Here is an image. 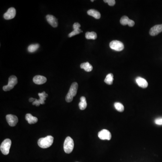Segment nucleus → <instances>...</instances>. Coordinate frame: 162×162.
<instances>
[{"label":"nucleus","instance_id":"obj_1","mask_svg":"<svg viewBox=\"0 0 162 162\" xmlns=\"http://www.w3.org/2000/svg\"><path fill=\"white\" fill-rule=\"evenodd\" d=\"M54 138L51 136H48L44 138H41L38 140L37 144L39 147L43 149L49 148L53 143Z\"/></svg>","mask_w":162,"mask_h":162},{"label":"nucleus","instance_id":"obj_2","mask_svg":"<svg viewBox=\"0 0 162 162\" xmlns=\"http://www.w3.org/2000/svg\"><path fill=\"white\" fill-rule=\"evenodd\" d=\"M78 89V83H76V82L73 83L71 85L69 91L66 96V102L69 103L72 102L73 100V97L75 96L77 94Z\"/></svg>","mask_w":162,"mask_h":162},{"label":"nucleus","instance_id":"obj_3","mask_svg":"<svg viewBox=\"0 0 162 162\" xmlns=\"http://www.w3.org/2000/svg\"><path fill=\"white\" fill-rule=\"evenodd\" d=\"M74 141L72 138L69 137H67L64 144V149L65 152L67 154L71 153L74 148Z\"/></svg>","mask_w":162,"mask_h":162},{"label":"nucleus","instance_id":"obj_4","mask_svg":"<svg viewBox=\"0 0 162 162\" xmlns=\"http://www.w3.org/2000/svg\"><path fill=\"white\" fill-rule=\"evenodd\" d=\"M11 145L12 141L9 139H6L2 142L0 146V150L3 155H8Z\"/></svg>","mask_w":162,"mask_h":162},{"label":"nucleus","instance_id":"obj_5","mask_svg":"<svg viewBox=\"0 0 162 162\" xmlns=\"http://www.w3.org/2000/svg\"><path fill=\"white\" fill-rule=\"evenodd\" d=\"M18 83L17 77L14 75L11 76L9 78L8 84L7 85L4 86L3 89L4 91H10L14 87V86Z\"/></svg>","mask_w":162,"mask_h":162},{"label":"nucleus","instance_id":"obj_6","mask_svg":"<svg viewBox=\"0 0 162 162\" xmlns=\"http://www.w3.org/2000/svg\"><path fill=\"white\" fill-rule=\"evenodd\" d=\"M109 47L112 49L117 51H122L124 49L123 44L117 40L112 41L109 44Z\"/></svg>","mask_w":162,"mask_h":162},{"label":"nucleus","instance_id":"obj_7","mask_svg":"<svg viewBox=\"0 0 162 162\" xmlns=\"http://www.w3.org/2000/svg\"><path fill=\"white\" fill-rule=\"evenodd\" d=\"M39 96V100H37L35 99V101L32 103L33 105H36L37 106H39L40 104H45V101H46V97L48 96V95L46 94L45 91H43L42 93H38Z\"/></svg>","mask_w":162,"mask_h":162},{"label":"nucleus","instance_id":"obj_8","mask_svg":"<svg viewBox=\"0 0 162 162\" xmlns=\"http://www.w3.org/2000/svg\"><path fill=\"white\" fill-rule=\"evenodd\" d=\"M98 137L100 139L102 140H109L111 139V134L109 131L106 129H103L99 132Z\"/></svg>","mask_w":162,"mask_h":162},{"label":"nucleus","instance_id":"obj_9","mask_svg":"<svg viewBox=\"0 0 162 162\" xmlns=\"http://www.w3.org/2000/svg\"><path fill=\"white\" fill-rule=\"evenodd\" d=\"M6 120L9 125L11 127L16 126L18 122V119L16 116L12 114H8L6 116Z\"/></svg>","mask_w":162,"mask_h":162},{"label":"nucleus","instance_id":"obj_10","mask_svg":"<svg viewBox=\"0 0 162 162\" xmlns=\"http://www.w3.org/2000/svg\"><path fill=\"white\" fill-rule=\"evenodd\" d=\"M16 15V10L13 7L10 8L4 14V18L6 20L12 19Z\"/></svg>","mask_w":162,"mask_h":162},{"label":"nucleus","instance_id":"obj_11","mask_svg":"<svg viewBox=\"0 0 162 162\" xmlns=\"http://www.w3.org/2000/svg\"><path fill=\"white\" fill-rule=\"evenodd\" d=\"M162 32V24L156 25L153 27L151 28L150 30V35L152 36H155L158 35L159 33Z\"/></svg>","mask_w":162,"mask_h":162},{"label":"nucleus","instance_id":"obj_12","mask_svg":"<svg viewBox=\"0 0 162 162\" xmlns=\"http://www.w3.org/2000/svg\"><path fill=\"white\" fill-rule=\"evenodd\" d=\"M47 21L49 24L54 28H56L58 25V20L55 16L52 15H47L46 16Z\"/></svg>","mask_w":162,"mask_h":162},{"label":"nucleus","instance_id":"obj_13","mask_svg":"<svg viewBox=\"0 0 162 162\" xmlns=\"http://www.w3.org/2000/svg\"><path fill=\"white\" fill-rule=\"evenodd\" d=\"M121 24L122 25H128L129 27H133L135 25V22L133 20L129 19L128 17L127 16H123L120 19Z\"/></svg>","mask_w":162,"mask_h":162},{"label":"nucleus","instance_id":"obj_14","mask_svg":"<svg viewBox=\"0 0 162 162\" xmlns=\"http://www.w3.org/2000/svg\"><path fill=\"white\" fill-rule=\"evenodd\" d=\"M47 79L46 77L41 75H37L33 78V81L35 84L37 85H42L46 83Z\"/></svg>","mask_w":162,"mask_h":162},{"label":"nucleus","instance_id":"obj_15","mask_svg":"<svg viewBox=\"0 0 162 162\" xmlns=\"http://www.w3.org/2000/svg\"><path fill=\"white\" fill-rule=\"evenodd\" d=\"M136 83L138 86L141 88H145L147 87L148 84L147 81L141 77H138L136 79Z\"/></svg>","mask_w":162,"mask_h":162},{"label":"nucleus","instance_id":"obj_16","mask_svg":"<svg viewBox=\"0 0 162 162\" xmlns=\"http://www.w3.org/2000/svg\"><path fill=\"white\" fill-rule=\"evenodd\" d=\"M25 119L30 124H34L37 122L38 119L36 117L33 116L31 114H27L25 116Z\"/></svg>","mask_w":162,"mask_h":162},{"label":"nucleus","instance_id":"obj_17","mask_svg":"<svg viewBox=\"0 0 162 162\" xmlns=\"http://www.w3.org/2000/svg\"><path fill=\"white\" fill-rule=\"evenodd\" d=\"M87 14L95 18L96 19H99L101 18V14L99 12L94 9H91L87 12Z\"/></svg>","mask_w":162,"mask_h":162},{"label":"nucleus","instance_id":"obj_18","mask_svg":"<svg viewBox=\"0 0 162 162\" xmlns=\"http://www.w3.org/2000/svg\"><path fill=\"white\" fill-rule=\"evenodd\" d=\"M80 102L79 103V107L81 110H83L86 109L87 107L86 99L85 97L82 96L80 98Z\"/></svg>","mask_w":162,"mask_h":162},{"label":"nucleus","instance_id":"obj_19","mask_svg":"<svg viewBox=\"0 0 162 162\" xmlns=\"http://www.w3.org/2000/svg\"><path fill=\"white\" fill-rule=\"evenodd\" d=\"M80 67L81 68L84 69L85 71L86 72H91L93 69V67L89 62H86L82 63L80 65Z\"/></svg>","mask_w":162,"mask_h":162},{"label":"nucleus","instance_id":"obj_20","mask_svg":"<svg viewBox=\"0 0 162 162\" xmlns=\"http://www.w3.org/2000/svg\"><path fill=\"white\" fill-rule=\"evenodd\" d=\"M113 81H114V75L112 73H109L106 76L104 82L107 84L110 85L113 84Z\"/></svg>","mask_w":162,"mask_h":162},{"label":"nucleus","instance_id":"obj_21","mask_svg":"<svg viewBox=\"0 0 162 162\" xmlns=\"http://www.w3.org/2000/svg\"><path fill=\"white\" fill-rule=\"evenodd\" d=\"M86 38L87 39H92V40H95L96 39L97 36L96 32H86L85 35Z\"/></svg>","mask_w":162,"mask_h":162},{"label":"nucleus","instance_id":"obj_22","mask_svg":"<svg viewBox=\"0 0 162 162\" xmlns=\"http://www.w3.org/2000/svg\"><path fill=\"white\" fill-rule=\"evenodd\" d=\"M39 44H35L30 45L28 48V50L30 53H33L38 50L39 48Z\"/></svg>","mask_w":162,"mask_h":162},{"label":"nucleus","instance_id":"obj_23","mask_svg":"<svg viewBox=\"0 0 162 162\" xmlns=\"http://www.w3.org/2000/svg\"><path fill=\"white\" fill-rule=\"evenodd\" d=\"M114 105L116 109L119 112H122L124 111V107L122 104L119 102H116L115 103Z\"/></svg>","mask_w":162,"mask_h":162},{"label":"nucleus","instance_id":"obj_24","mask_svg":"<svg viewBox=\"0 0 162 162\" xmlns=\"http://www.w3.org/2000/svg\"><path fill=\"white\" fill-rule=\"evenodd\" d=\"M82 32H83V31H82V30H80V29H78V30H74L73 31H72V32H70L68 34V37H71Z\"/></svg>","mask_w":162,"mask_h":162},{"label":"nucleus","instance_id":"obj_25","mask_svg":"<svg viewBox=\"0 0 162 162\" xmlns=\"http://www.w3.org/2000/svg\"><path fill=\"white\" fill-rule=\"evenodd\" d=\"M105 3H107L109 6H114L115 4V0H104V1Z\"/></svg>","mask_w":162,"mask_h":162},{"label":"nucleus","instance_id":"obj_26","mask_svg":"<svg viewBox=\"0 0 162 162\" xmlns=\"http://www.w3.org/2000/svg\"><path fill=\"white\" fill-rule=\"evenodd\" d=\"M155 122L157 125H162V117H159L156 119L155 120Z\"/></svg>","mask_w":162,"mask_h":162},{"label":"nucleus","instance_id":"obj_27","mask_svg":"<svg viewBox=\"0 0 162 162\" xmlns=\"http://www.w3.org/2000/svg\"><path fill=\"white\" fill-rule=\"evenodd\" d=\"M81 25L78 23H75L73 25V28L74 30L79 29Z\"/></svg>","mask_w":162,"mask_h":162},{"label":"nucleus","instance_id":"obj_28","mask_svg":"<svg viewBox=\"0 0 162 162\" xmlns=\"http://www.w3.org/2000/svg\"><path fill=\"white\" fill-rule=\"evenodd\" d=\"M35 101V99L33 98H31L30 99V100H29V101H30V102L33 103Z\"/></svg>","mask_w":162,"mask_h":162},{"label":"nucleus","instance_id":"obj_29","mask_svg":"<svg viewBox=\"0 0 162 162\" xmlns=\"http://www.w3.org/2000/svg\"><path fill=\"white\" fill-rule=\"evenodd\" d=\"M91 2H93V1H93V0H92H92H91Z\"/></svg>","mask_w":162,"mask_h":162},{"label":"nucleus","instance_id":"obj_30","mask_svg":"<svg viewBox=\"0 0 162 162\" xmlns=\"http://www.w3.org/2000/svg\"></svg>","mask_w":162,"mask_h":162}]
</instances>
